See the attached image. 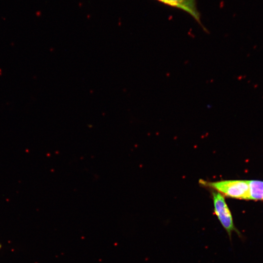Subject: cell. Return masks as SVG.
Here are the masks:
<instances>
[{
    "instance_id": "3",
    "label": "cell",
    "mask_w": 263,
    "mask_h": 263,
    "mask_svg": "<svg viewBox=\"0 0 263 263\" xmlns=\"http://www.w3.org/2000/svg\"><path fill=\"white\" fill-rule=\"evenodd\" d=\"M165 4L182 10L189 14L202 27L207 33H208L201 20V13L197 6L196 0H156Z\"/></svg>"
},
{
    "instance_id": "2",
    "label": "cell",
    "mask_w": 263,
    "mask_h": 263,
    "mask_svg": "<svg viewBox=\"0 0 263 263\" xmlns=\"http://www.w3.org/2000/svg\"><path fill=\"white\" fill-rule=\"evenodd\" d=\"M211 193L214 214L227 232L230 239L233 231L241 236L240 231L234 224L232 214L225 202L224 196L214 190H212Z\"/></svg>"
},
{
    "instance_id": "5",
    "label": "cell",
    "mask_w": 263,
    "mask_h": 263,
    "mask_svg": "<svg viewBox=\"0 0 263 263\" xmlns=\"http://www.w3.org/2000/svg\"><path fill=\"white\" fill-rule=\"evenodd\" d=\"M0 247H1V245H0Z\"/></svg>"
},
{
    "instance_id": "1",
    "label": "cell",
    "mask_w": 263,
    "mask_h": 263,
    "mask_svg": "<svg viewBox=\"0 0 263 263\" xmlns=\"http://www.w3.org/2000/svg\"><path fill=\"white\" fill-rule=\"evenodd\" d=\"M200 183L219 192L226 197L248 200L249 186L248 181L245 180H222L208 182L200 180Z\"/></svg>"
},
{
    "instance_id": "4",
    "label": "cell",
    "mask_w": 263,
    "mask_h": 263,
    "mask_svg": "<svg viewBox=\"0 0 263 263\" xmlns=\"http://www.w3.org/2000/svg\"><path fill=\"white\" fill-rule=\"evenodd\" d=\"M249 186L248 200H263V181H248Z\"/></svg>"
}]
</instances>
